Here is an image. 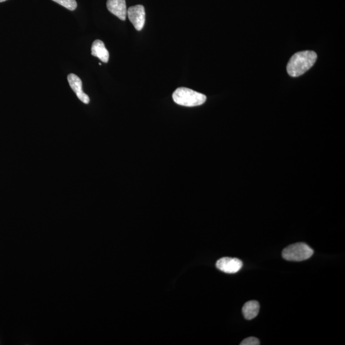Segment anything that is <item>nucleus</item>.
I'll return each mask as SVG.
<instances>
[{
	"label": "nucleus",
	"instance_id": "obj_1",
	"mask_svg": "<svg viewBox=\"0 0 345 345\" xmlns=\"http://www.w3.org/2000/svg\"><path fill=\"white\" fill-rule=\"evenodd\" d=\"M317 55L312 51H300L290 58L287 65V72L292 77L304 75L316 62Z\"/></svg>",
	"mask_w": 345,
	"mask_h": 345
},
{
	"label": "nucleus",
	"instance_id": "obj_2",
	"mask_svg": "<svg viewBox=\"0 0 345 345\" xmlns=\"http://www.w3.org/2000/svg\"><path fill=\"white\" fill-rule=\"evenodd\" d=\"M172 97L177 105L186 107H198L203 105L206 100L204 94L184 87L177 88L172 93Z\"/></svg>",
	"mask_w": 345,
	"mask_h": 345
},
{
	"label": "nucleus",
	"instance_id": "obj_3",
	"mask_svg": "<svg viewBox=\"0 0 345 345\" xmlns=\"http://www.w3.org/2000/svg\"><path fill=\"white\" fill-rule=\"evenodd\" d=\"M314 251L306 244L299 243L293 244L283 250V258L292 262H301L306 260L314 255Z\"/></svg>",
	"mask_w": 345,
	"mask_h": 345
},
{
	"label": "nucleus",
	"instance_id": "obj_4",
	"mask_svg": "<svg viewBox=\"0 0 345 345\" xmlns=\"http://www.w3.org/2000/svg\"><path fill=\"white\" fill-rule=\"evenodd\" d=\"M127 16L137 31L142 30L145 23V10L142 5L130 7L127 9Z\"/></svg>",
	"mask_w": 345,
	"mask_h": 345
},
{
	"label": "nucleus",
	"instance_id": "obj_5",
	"mask_svg": "<svg viewBox=\"0 0 345 345\" xmlns=\"http://www.w3.org/2000/svg\"><path fill=\"white\" fill-rule=\"evenodd\" d=\"M243 262L239 259L235 258H222L219 259L216 263V267L219 270L228 273L238 272L243 267Z\"/></svg>",
	"mask_w": 345,
	"mask_h": 345
},
{
	"label": "nucleus",
	"instance_id": "obj_6",
	"mask_svg": "<svg viewBox=\"0 0 345 345\" xmlns=\"http://www.w3.org/2000/svg\"><path fill=\"white\" fill-rule=\"evenodd\" d=\"M67 80L69 85H70L74 92L76 93L79 99L81 102L86 104V105L89 103V97L85 93L83 92L82 88L83 83L81 79L78 76L75 75V74H70L67 76Z\"/></svg>",
	"mask_w": 345,
	"mask_h": 345
},
{
	"label": "nucleus",
	"instance_id": "obj_7",
	"mask_svg": "<svg viewBox=\"0 0 345 345\" xmlns=\"http://www.w3.org/2000/svg\"><path fill=\"white\" fill-rule=\"evenodd\" d=\"M107 6L108 11L120 20L126 19L127 9L125 0H108Z\"/></svg>",
	"mask_w": 345,
	"mask_h": 345
},
{
	"label": "nucleus",
	"instance_id": "obj_8",
	"mask_svg": "<svg viewBox=\"0 0 345 345\" xmlns=\"http://www.w3.org/2000/svg\"><path fill=\"white\" fill-rule=\"evenodd\" d=\"M92 55L99 58L104 63H108L109 60V52L106 48L105 44L100 40L93 42L92 46Z\"/></svg>",
	"mask_w": 345,
	"mask_h": 345
},
{
	"label": "nucleus",
	"instance_id": "obj_9",
	"mask_svg": "<svg viewBox=\"0 0 345 345\" xmlns=\"http://www.w3.org/2000/svg\"><path fill=\"white\" fill-rule=\"evenodd\" d=\"M260 310V304L256 300H251L246 303L243 307L244 317L250 320L257 317Z\"/></svg>",
	"mask_w": 345,
	"mask_h": 345
},
{
	"label": "nucleus",
	"instance_id": "obj_10",
	"mask_svg": "<svg viewBox=\"0 0 345 345\" xmlns=\"http://www.w3.org/2000/svg\"><path fill=\"white\" fill-rule=\"evenodd\" d=\"M53 1L71 11H75L78 7L76 0H53Z\"/></svg>",
	"mask_w": 345,
	"mask_h": 345
},
{
	"label": "nucleus",
	"instance_id": "obj_11",
	"mask_svg": "<svg viewBox=\"0 0 345 345\" xmlns=\"http://www.w3.org/2000/svg\"><path fill=\"white\" fill-rule=\"evenodd\" d=\"M260 344V341H259V339L256 338V337H250L243 340V341L241 342L240 345H258Z\"/></svg>",
	"mask_w": 345,
	"mask_h": 345
},
{
	"label": "nucleus",
	"instance_id": "obj_12",
	"mask_svg": "<svg viewBox=\"0 0 345 345\" xmlns=\"http://www.w3.org/2000/svg\"><path fill=\"white\" fill-rule=\"evenodd\" d=\"M6 1H7V0H0V3H1V2H4Z\"/></svg>",
	"mask_w": 345,
	"mask_h": 345
}]
</instances>
